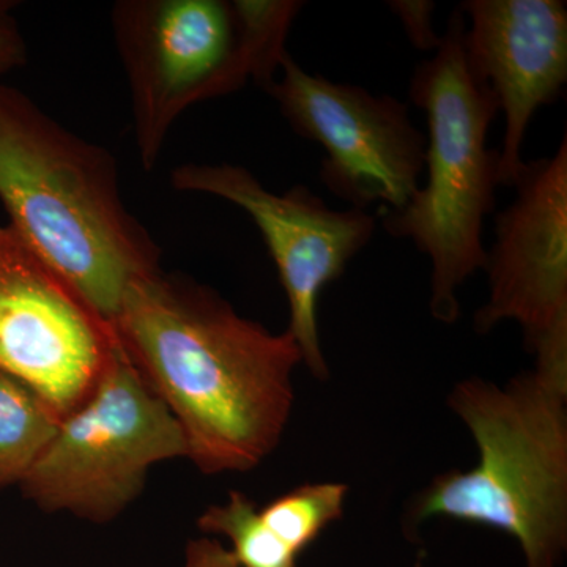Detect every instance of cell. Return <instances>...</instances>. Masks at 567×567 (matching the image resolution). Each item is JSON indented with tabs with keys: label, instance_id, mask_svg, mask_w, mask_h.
<instances>
[{
	"label": "cell",
	"instance_id": "1",
	"mask_svg": "<svg viewBox=\"0 0 567 567\" xmlns=\"http://www.w3.org/2000/svg\"><path fill=\"white\" fill-rule=\"evenodd\" d=\"M111 324L204 475L251 472L279 446L303 363L289 331L271 333L210 287L163 270L130 287Z\"/></svg>",
	"mask_w": 567,
	"mask_h": 567
},
{
	"label": "cell",
	"instance_id": "2",
	"mask_svg": "<svg viewBox=\"0 0 567 567\" xmlns=\"http://www.w3.org/2000/svg\"><path fill=\"white\" fill-rule=\"evenodd\" d=\"M0 203L11 229L107 322L159 248L122 199L117 159L0 82Z\"/></svg>",
	"mask_w": 567,
	"mask_h": 567
},
{
	"label": "cell",
	"instance_id": "3",
	"mask_svg": "<svg viewBox=\"0 0 567 567\" xmlns=\"http://www.w3.org/2000/svg\"><path fill=\"white\" fill-rule=\"evenodd\" d=\"M477 464L431 481L406 525L445 517L514 537L527 567H558L567 550V361L535 363L505 386L481 377L447 395Z\"/></svg>",
	"mask_w": 567,
	"mask_h": 567
},
{
	"label": "cell",
	"instance_id": "4",
	"mask_svg": "<svg viewBox=\"0 0 567 567\" xmlns=\"http://www.w3.org/2000/svg\"><path fill=\"white\" fill-rule=\"evenodd\" d=\"M465 29L457 9L435 58L413 74L410 100L427 117V182L402 210L382 215L388 234L409 238L431 259L429 308L445 324L461 317L457 290L486 264L483 223L499 186V153L487 147L498 103L466 55Z\"/></svg>",
	"mask_w": 567,
	"mask_h": 567
},
{
	"label": "cell",
	"instance_id": "5",
	"mask_svg": "<svg viewBox=\"0 0 567 567\" xmlns=\"http://www.w3.org/2000/svg\"><path fill=\"white\" fill-rule=\"evenodd\" d=\"M301 2L122 0L112 28L132 92L134 134L145 171L193 104L252 80L267 89L286 54Z\"/></svg>",
	"mask_w": 567,
	"mask_h": 567
},
{
	"label": "cell",
	"instance_id": "6",
	"mask_svg": "<svg viewBox=\"0 0 567 567\" xmlns=\"http://www.w3.org/2000/svg\"><path fill=\"white\" fill-rule=\"evenodd\" d=\"M175 457H186L181 425L118 349L20 487L44 513L107 524L144 491L153 465Z\"/></svg>",
	"mask_w": 567,
	"mask_h": 567
},
{
	"label": "cell",
	"instance_id": "7",
	"mask_svg": "<svg viewBox=\"0 0 567 567\" xmlns=\"http://www.w3.org/2000/svg\"><path fill=\"white\" fill-rule=\"evenodd\" d=\"M279 70L282 76L265 91L298 136L327 152L320 166L323 185L358 210L375 203L385 205V212L402 210L421 188L427 147L409 106L394 96L308 73L289 52Z\"/></svg>",
	"mask_w": 567,
	"mask_h": 567
},
{
	"label": "cell",
	"instance_id": "8",
	"mask_svg": "<svg viewBox=\"0 0 567 567\" xmlns=\"http://www.w3.org/2000/svg\"><path fill=\"white\" fill-rule=\"evenodd\" d=\"M118 349L112 324L10 226H0V372L63 420L91 398Z\"/></svg>",
	"mask_w": 567,
	"mask_h": 567
},
{
	"label": "cell",
	"instance_id": "9",
	"mask_svg": "<svg viewBox=\"0 0 567 567\" xmlns=\"http://www.w3.org/2000/svg\"><path fill=\"white\" fill-rule=\"evenodd\" d=\"M171 183L178 192L221 197L251 216L289 301L287 331L300 347L309 372L327 380L330 369L320 342L319 298L372 240L375 216L358 208L333 210L305 185L282 194L268 192L248 169L234 164H185L173 171Z\"/></svg>",
	"mask_w": 567,
	"mask_h": 567
},
{
	"label": "cell",
	"instance_id": "10",
	"mask_svg": "<svg viewBox=\"0 0 567 567\" xmlns=\"http://www.w3.org/2000/svg\"><path fill=\"white\" fill-rule=\"evenodd\" d=\"M516 199L495 218L486 251L488 300L475 330L513 320L535 360L567 358V141L550 158L525 163Z\"/></svg>",
	"mask_w": 567,
	"mask_h": 567
},
{
	"label": "cell",
	"instance_id": "11",
	"mask_svg": "<svg viewBox=\"0 0 567 567\" xmlns=\"http://www.w3.org/2000/svg\"><path fill=\"white\" fill-rule=\"evenodd\" d=\"M465 48L470 62L505 114L499 186L524 171L525 136L533 115L559 99L567 81V9L559 0H470Z\"/></svg>",
	"mask_w": 567,
	"mask_h": 567
},
{
	"label": "cell",
	"instance_id": "12",
	"mask_svg": "<svg viewBox=\"0 0 567 567\" xmlns=\"http://www.w3.org/2000/svg\"><path fill=\"white\" fill-rule=\"evenodd\" d=\"M61 421L35 391L0 372V488L20 486Z\"/></svg>",
	"mask_w": 567,
	"mask_h": 567
},
{
	"label": "cell",
	"instance_id": "13",
	"mask_svg": "<svg viewBox=\"0 0 567 567\" xmlns=\"http://www.w3.org/2000/svg\"><path fill=\"white\" fill-rule=\"evenodd\" d=\"M197 527L227 537L238 567H298L300 555L265 525L259 507L244 492L233 491L224 505L207 507Z\"/></svg>",
	"mask_w": 567,
	"mask_h": 567
},
{
	"label": "cell",
	"instance_id": "14",
	"mask_svg": "<svg viewBox=\"0 0 567 567\" xmlns=\"http://www.w3.org/2000/svg\"><path fill=\"white\" fill-rule=\"evenodd\" d=\"M347 495L344 483L303 484L260 507L259 513L265 525L300 555L344 516Z\"/></svg>",
	"mask_w": 567,
	"mask_h": 567
},
{
	"label": "cell",
	"instance_id": "15",
	"mask_svg": "<svg viewBox=\"0 0 567 567\" xmlns=\"http://www.w3.org/2000/svg\"><path fill=\"white\" fill-rule=\"evenodd\" d=\"M395 17L404 24L406 35L417 50H436L442 37L436 35L432 28V13L435 11L434 2H421V0H399L388 3Z\"/></svg>",
	"mask_w": 567,
	"mask_h": 567
},
{
	"label": "cell",
	"instance_id": "16",
	"mask_svg": "<svg viewBox=\"0 0 567 567\" xmlns=\"http://www.w3.org/2000/svg\"><path fill=\"white\" fill-rule=\"evenodd\" d=\"M28 62V47L17 22L0 11V78Z\"/></svg>",
	"mask_w": 567,
	"mask_h": 567
},
{
	"label": "cell",
	"instance_id": "17",
	"mask_svg": "<svg viewBox=\"0 0 567 567\" xmlns=\"http://www.w3.org/2000/svg\"><path fill=\"white\" fill-rule=\"evenodd\" d=\"M183 567H238L233 551L212 537L189 540Z\"/></svg>",
	"mask_w": 567,
	"mask_h": 567
}]
</instances>
